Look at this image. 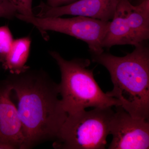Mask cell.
Segmentation results:
<instances>
[{
    "label": "cell",
    "mask_w": 149,
    "mask_h": 149,
    "mask_svg": "<svg viewBox=\"0 0 149 149\" xmlns=\"http://www.w3.org/2000/svg\"><path fill=\"white\" fill-rule=\"evenodd\" d=\"M133 46L149 39V0L137 6L131 4L129 17Z\"/></svg>",
    "instance_id": "obj_10"
},
{
    "label": "cell",
    "mask_w": 149,
    "mask_h": 149,
    "mask_svg": "<svg viewBox=\"0 0 149 149\" xmlns=\"http://www.w3.org/2000/svg\"><path fill=\"white\" fill-rule=\"evenodd\" d=\"M118 0H77L69 4L52 7L42 1L35 16L41 18L65 15L81 16L110 21L114 15Z\"/></svg>",
    "instance_id": "obj_7"
},
{
    "label": "cell",
    "mask_w": 149,
    "mask_h": 149,
    "mask_svg": "<svg viewBox=\"0 0 149 149\" xmlns=\"http://www.w3.org/2000/svg\"><path fill=\"white\" fill-rule=\"evenodd\" d=\"M17 13L16 9L8 0H0V17L11 19Z\"/></svg>",
    "instance_id": "obj_14"
},
{
    "label": "cell",
    "mask_w": 149,
    "mask_h": 149,
    "mask_svg": "<svg viewBox=\"0 0 149 149\" xmlns=\"http://www.w3.org/2000/svg\"><path fill=\"white\" fill-rule=\"evenodd\" d=\"M16 9L17 13L26 16L35 15L32 8V0H8Z\"/></svg>",
    "instance_id": "obj_13"
},
{
    "label": "cell",
    "mask_w": 149,
    "mask_h": 149,
    "mask_svg": "<svg viewBox=\"0 0 149 149\" xmlns=\"http://www.w3.org/2000/svg\"><path fill=\"white\" fill-rule=\"evenodd\" d=\"M15 17L33 24L45 37L46 31H52L72 36L87 43L92 54L104 52L102 43L109 28L110 21L81 16L72 18L59 17L41 18L17 13Z\"/></svg>",
    "instance_id": "obj_5"
},
{
    "label": "cell",
    "mask_w": 149,
    "mask_h": 149,
    "mask_svg": "<svg viewBox=\"0 0 149 149\" xmlns=\"http://www.w3.org/2000/svg\"><path fill=\"white\" fill-rule=\"evenodd\" d=\"M0 149H14V148L8 144L0 142Z\"/></svg>",
    "instance_id": "obj_16"
},
{
    "label": "cell",
    "mask_w": 149,
    "mask_h": 149,
    "mask_svg": "<svg viewBox=\"0 0 149 149\" xmlns=\"http://www.w3.org/2000/svg\"><path fill=\"white\" fill-rule=\"evenodd\" d=\"M131 4L133 6H137L140 4L145 0H129Z\"/></svg>",
    "instance_id": "obj_17"
},
{
    "label": "cell",
    "mask_w": 149,
    "mask_h": 149,
    "mask_svg": "<svg viewBox=\"0 0 149 149\" xmlns=\"http://www.w3.org/2000/svg\"><path fill=\"white\" fill-rule=\"evenodd\" d=\"M77 1V0H47L46 3L52 7H56L69 4Z\"/></svg>",
    "instance_id": "obj_15"
},
{
    "label": "cell",
    "mask_w": 149,
    "mask_h": 149,
    "mask_svg": "<svg viewBox=\"0 0 149 149\" xmlns=\"http://www.w3.org/2000/svg\"><path fill=\"white\" fill-rule=\"evenodd\" d=\"M122 57L105 53L92 54V60L103 65L110 74L113 88L107 92L117 99L134 118H149V48L144 42Z\"/></svg>",
    "instance_id": "obj_2"
},
{
    "label": "cell",
    "mask_w": 149,
    "mask_h": 149,
    "mask_svg": "<svg viewBox=\"0 0 149 149\" xmlns=\"http://www.w3.org/2000/svg\"><path fill=\"white\" fill-rule=\"evenodd\" d=\"M114 112L111 107L68 115L53 144L56 149H103Z\"/></svg>",
    "instance_id": "obj_4"
},
{
    "label": "cell",
    "mask_w": 149,
    "mask_h": 149,
    "mask_svg": "<svg viewBox=\"0 0 149 149\" xmlns=\"http://www.w3.org/2000/svg\"><path fill=\"white\" fill-rule=\"evenodd\" d=\"M50 55L56 62L61 73L58 84L63 109L68 115L74 114L87 108H105L121 106L119 101L104 93L97 83L93 69L87 58L68 61L56 51Z\"/></svg>",
    "instance_id": "obj_3"
},
{
    "label": "cell",
    "mask_w": 149,
    "mask_h": 149,
    "mask_svg": "<svg viewBox=\"0 0 149 149\" xmlns=\"http://www.w3.org/2000/svg\"><path fill=\"white\" fill-rule=\"evenodd\" d=\"M13 37L7 26L0 27V62L4 64L13 42Z\"/></svg>",
    "instance_id": "obj_12"
},
{
    "label": "cell",
    "mask_w": 149,
    "mask_h": 149,
    "mask_svg": "<svg viewBox=\"0 0 149 149\" xmlns=\"http://www.w3.org/2000/svg\"><path fill=\"white\" fill-rule=\"evenodd\" d=\"M12 86L7 78L0 81V142L22 149L23 139L16 106L12 101Z\"/></svg>",
    "instance_id": "obj_8"
},
{
    "label": "cell",
    "mask_w": 149,
    "mask_h": 149,
    "mask_svg": "<svg viewBox=\"0 0 149 149\" xmlns=\"http://www.w3.org/2000/svg\"><path fill=\"white\" fill-rule=\"evenodd\" d=\"M116 108L110 124L113 139L108 148L149 149V120L133 117L121 106Z\"/></svg>",
    "instance_id": "obj_6"
},
{
    "label": "cell",
    "mask_w": 149,
    "mask_h": 149,
    "mask_svg": "<svg viewBox=\"0 0 149 149\" xmlns=\"http://www.w3.org/2000/svg\"><path fill=\"white\" fill-rule=\"evenodd\" d=\"M17 99V113L23 134L22 149L55 139L68 116L58 84L43 70L30 68L7 77Z\"/></svg>",
    "instance_id": "obj_1"
},
{
    "label": "cell",
    "mask_w": 149,
    "mask_h": 149,
    "mask_svg": "<svg viewBox=\"0 0 149 149\" xmlns=\"http://www.w3.org/2000/svg\"><path fill=\"white\" fill-rule=\"evenodd\" d=\"M31 38L22 37L14 40L3 66L11 74H17L25 71L29 67L25 65L29 56Z\"/></svg>",
    "instance_id": "obj_11"
},
{
    "label": "cell",
    "mask_w": 149,
    "mask_h": 149,
    "mask_svg": "<svg viewBox=\"0 0 149 149\" xmlns=\"http://www.w3.org/2000/svg\"><path fill=\"white\" fill-rule=\"evenodd\" d=\"M131 4L129 0H118L114 15L102 43L103 48L116 45H131L129 17Z\"/></svg>",
    "instance_id": "obj_9"
}]
</instances>
